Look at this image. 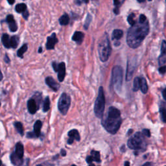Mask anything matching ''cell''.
<instances>
[{
	"label": "cell",
	"instance_id": "cell-18",
	"mask_svg": "<svg viewBox=\"0 0 166 166\" xmlns=\"http://www.w3.org/2000/svg\"><path fill=\"white\" fill-rule=\"evenodd\" d=\"M15 153L18 156H19L20 158H23V154H24V149L22 143L18 142L16 146Z\"/></svg>",
	"mask_w": 166,
	"mask_h": 166
},
{
	"label": "cell",
	"instance_id": "cell-11",
	"mask_svg": "<svg viewBox=\"0 0 166 166\" xmlns=\"http://www.w3.org/2000/svg\"><path fill=\"white\" fill-rule=\"evenodd\" d=\"M58 42V39L56 37L55 33H53L50 37H48L47 43H46V48L48 50L53 49L55 48V44Z\"/></svg>",
	"mask_w": 166,
	"mask_h": 166
},
{
	"label": "cell",
	"instance_id": "cell-35",
	"mask_svg": "<svg viewBox=\"0 0 166 166\" xmlns=\"http://www.w3.org/2000/svg\"><path fill=\"white\" fill-rule=\"evenodd\" d=\"M159 72H160L162 75H164L166 72V66H161L160 68H159Z\"/></svg>",
	"mask_w": 166,
	"mask_h": 166
},
{
	"label": "cell",
	"instance_id": "cell-33",
	"mask_svg": "<svg viewBox=\"0 0 166 166\" xmlns=\"http://www.w3.org/2000/svg\"><path fill=\"white\" fill-rule=\"evenodd\" d=\"M135 14L132 13L128 16V18H127V21H128V22L130 26H132V25H134L136 23V21L134 20V18H135Z\"/></svg>",
	"mask_w": 166,
	"mask_h": 166
},
{
	"label": "cell",
	"instance_id": "cell-9",
	"mask_svg": "<svg viewBox=\"0 0 166 166\" xmlns=\"http://www.w3.org/2000/svg\"><path fill=\"white\" fill-rule=\"evenodd\" d=\"M136 59H133V61L132 60H129L127 64V73H126V80L129 81L131 80L132 77L133 75L134 72L136 69Z\"/></svg>",
	"mask_w": 166,
	"mask_h": 166
},
{
	"label": "cell",
	"instance_id": "cell-45",
	"mask_svg": "<svg viewBox=\"0 0 166 166\" xmlns=\"http://www.w3.org/2000/svg\"><path fill=\"white\" fill-rule=\"evenodd\" d=\"M75 3H76L77 5H81V1H80V0H76V1H75Z\"/></svg>",
	"mask_w": 166,
	"mask_h": 166
},
{
	"label": "cell",
	"instance_id": "cell-25",
	"mask_svg": "<svg viewBox=\"0 0 166 166\" xmlns=\"http://www.w3.org/2000/svg\"><path fill=\"white\" fill-rule=\"evenodd\" d=\"M15 10L18 13H23L27 10V5L25 3H20L16 6Z\"/></svg>",
	"mask_w": 166,
	"mask_h": 166
},
{
	"label": "cell",
	"instance_id": "cell-23",
	"mask_svg": "<svg viewBox=\"0 0 166 166\" xmlns=\"http://www.w3.org/2000/svg\"><path fill=\"white\" fill-rule=\"evenodd\" d=\"M59 23L61 26H67L69 23V17L68 15L65 13L59 18Z\"/></svg>",
	"mask_w": 166,
	"mask_h": 166
},
{
	"label": "cell",
	"instance_id": "cell-3",
	"mask_svg": "<svg viewBox=\"0 0 166 166\" xmlns=\"http://www.w3.org/2000/svg\"><path fill=\"white\" fill-rule=\"evenodd\" d=\"M111 51L112 48L107 33H105L98 44V53L101 61L103 62H107L110 56Z\"/></svg>",
	"mask_w": 166,
	"mask_h": 166
},
{
	"label": "cell",
	"instance_id": "cell-50",
	"mask_svg": "<svg viewBox=\"0 0 166 166\" xmlns=\"http://www.w3.org/2000/svg\"><path fill=\"white\" fill-rule=\"evenodd\" d=\"M42 47H40L39 49H38V53H42Z\"/></svg>",
	"mask_w": 166,
	"mask_h": 166
},
{
	"label": "cell",
	"instance_id": "cell-1",
	"mask_svg": "<svg viewBox=\"0 0 166 166\" xmlns=\"http://www.w3.org/2000/svg\"><path fill=\"white\" fill-rule=\"evenodd\" d=\"M149 33V22H136L131 26L127 33V43L130 48L136 49L138 48Z\"/></svg>",
	"mask_w": 166,
	"mask_h": 166
},
{
	"label": "cell",
	"instance_id": "cell-12",
	"mask_svg": "<svg viewBox=\"0 0 166 166\" xmlns=\"http://www.w3.org/2000/svg\"><path fill=\"white\" fill-rule=\"evenodd\" d=\"M68 136L69 137V138L68 140V143L69 145H72L75 140L77 141H79L80 140L79 133L77 129H73L70 130L68 132Z\"/></svg>",
	"mask_w": 166,
	"mask_h": 166
},
{
	"label": "cell",
	"instance_id": "cell-47",
	"mask_svg": "<svg viewBox=\"0 0 166 166\" xmlns=\"http://www.w3.org/2000/svg\"><path fill=\"white\" fill-rule=\"evenodd\" d=\"M133 132V130L132 129H130L129 131H128V132H127V135H131V133Z\"/></svg>",
	"mask_w": 166,
	"mask_h": 166
},
{
	"label": "cell",
	"instance_id": "cell-31",
	"mask_svg": "<svg viewBox=\"0 0 166 166\" xmlns=\"http://www.w3.org/2000/svg\"><path fill=\"white\" fill-rule=\"evenodd\" d=\"M160 112L161 116V119L162 121L166 123V107H162L160 108Z\"/></svg>",
	"mask_w": 166,
	"mask_h": 166
},
{
	"label": "cell",
	"instance_id": "cell-44",
	"mask_svg": "<svg viewBox=\"0 0 166 166\" xmlns=\"http://www.w3.org/2000/svg\"><path fill=\"white\" fill-rule=\"evenodd\" d=\"M5 61L7 63H9L10 62V60H9V56H7V55H5Z\"/></svg>",
	"mask_w": 166,
	"mask_h": 166
},
{
	"label": "cell",
	"instance_id": "cell-42",
	"mask_svg": "<svg viewBox=\"0 0 166 166\" xmlns=\"http://www.w3.org/2000/svg\"><path fill=\"white\" fill-rule=\"evenodd\" d=\"M61 154L62 156H65L66 155V152L65 150H64V149H62L61 150Z\"/></svg>",
	"mask_w": 166,
	"mask_h": 166
},
{
	"label": "cell",
	"instance_id": "cell-38",
	"mask_svg": "<svg viewBox=\"0 0 166 166\" xmlns=\"http://www.w3.org/2000/svg\"><path fill=\"white\" fill-rule=\"evenodd\" d=\"M86 161V162H87L88 164H91V163H92V162H94L92 156H87Z\"/></svg>",
	"mask_w": 166,
	"mask_h": 166
},
{
	"label": "cell",
	"instance_id": "cell-29",
	"mask_svg": "<svg viewBox=\"0 0 166 166\" xmlns=\"http://www.w3.org/2000/svg\"><path fill=\"white\" fill-rule=\"evenodd\" d=\"M140 88V78L139 77H136L134 80V84H133V91H138Z\"/></svg>",
	"mask_w": 166,
	"mask_h": 166
},
{
	"label": "cell",
	"instance_id": "cell-49",
	"mask_svg": "<svg viewBox=\"0 0 166 166\" xmlns=\"http://www.w3.org/2000/svg\"><path fill=\"white\" fill-rule=\"evenodd\" d=\"M124 165H125V166H127V165H130V162H125V164H124Z\"/></svg>",
	"mask_w": 166,
	"mask_h": 166
},
{
	"label": "cell",
	"instance_id": "cell-57",
	"mask_svg": "<svg viewBox=\"0 0 166 166\" xmlns=\"http://www.w3.org/2000/svg\"><path fill=\"white\" fill-rule=\"evenodd\" d=\"M165 1H166V0H165Z\"/></svg>",
	"mask_w": 166,
	"mask_h": 166
},
{
	"label": "cell",
	"instance_id": "cell-20",
	"mask_svg": "<svg viewBox=\"0 0 166 166\" xmlns=\"http://www.w3.org/2000/svg\"><path fill=\"white\" fill-rule=\"evenodd\" d=\"M140 90L143 94H147L148 91V86L146 79L142 77L140 78Z\"/></svg>",
	"mask_w": 166,
	"mask_h": 166
},
{
	"label": "cell",
	"instance_id": "cell-19",
	"mask_svg": "<svg viewBox=\"0 0 166 166\" xmlns=\"http://www.w3.org/2000/svg\"><path fill=\"white\" fill-rule=\"evenodd\" d=\"M42 126V121L40 120H38L35 122L34 125V132L36 135L37 137H39L41 135V128Z\"/></svg>",
	"mask_w": 166,
	"mask_h": 166
},
{
	"label": "cell",
	"instance_id": "cell-54",
	"mask_svg": "<svg viewBox=\"0 0 166 166\" xmlns=\"http://www.w3.org/2000/svg\"><path fill=\"white\" fill-rule=\"evenodd\" d=\"M2 165V162L1 161V160H0V165Z\"/></svg>",
	"mask_w": 166,
	"mask_h": 166
},
{
	"label": "cell",
	"instance_id": "cell-16",
	"mask_svg": "<svg viewBox=\"0 0 166 166\" xmlns=\"http://www.w3.org/2000/svg\"><path fill=\"white\" fill-rule=\"evenodd\" d=\"M84 38V34L82 32L76 31L72 37V40L75 42L77 44H81Z\"/></svg>",
	"mask_w": 166,
	"mask_h": 166
},
{
	"label": "cell",
	"instance_id": "cell-6",
	"mask_svg": "<svg viewBox=\"0 0 166 166\" xmlns=\"http://www.w3.org/2000/svg\"><path fill=\"white\" fill-rule=\"evenodd\" d=\"M105 108V97L103 88L101 86L99 89L98 95L94 105V112L95 116L99 118H102L103 116Z\"/></svg>",
	"mask_w": 166,
	"mask_h": 166
},
{
	"label": "cell",
	"instance_id": "cell-41",
	"mask_svg": "<svg viewBox=\"0 0 166 166\" xmlns=\"http://www.w3.org/2000/svg\"><path fill=\"white\" fill-rule=\"evenodd\" d=\"M162 95H163V97L164 99L166 101V88L162 90Z\"/></svg>",
	"mask_w": 166,
	"mask_h": 166
},
{
	"label": "cell",
	"instance_id": "cell-37",
	"mask_svg": "<svg viewBox=\"0 0 166 166\" xmlns=\"http://www.w3.org/2000/svg\"><path fill=\"white\" fill-rule=\"evenodd\" d=\"M22 16H23V18H24L25 20H27L28 17H29V11H28V10H26V11H25V12H23L22 13Z\"/></svg>",
	"mask_w": 166,
	"mask_h": 166
},
{
	"label": "cell",
	"instance_id": "cell-14",
	"mask_svg": "<svg viewBox=\"0 0 166 166\" xmlns=\"http://www.w3.org/2000/svg\"><path fill=\"white\" fill-rule=\"evenodd\" d=\"M45 83H46V84L49 87H50L51 89L55 91H58L60 88L59 84L56 83L52 77H48L47 78L45 79Z\"/></svg>",
	"mask_w": 166,
	"mask_h": 166
},
{
	"label": "cell",
	"instance_id": "cell-46",
	"mask_svg": "<svg viewBox=\"0 0 166 166\" xmlns=\"http://www.w3.org/2000/svg\"><path fill=\"white\" fill-rule=\"evenodd\" d=\"M121 151L122 152H124V151H125V147L124 145H123V146L121 147Z\"/></svg>",
	"mask_w": 166,
	"mask_h": 166
},
{
	"label": "cell",
	"instance_id": "cell-17",
	"mask_svg": "<svg viewBox=\"0 0 166 166\" xmlns=\"http://www.w3.org/2000/svg\"><path fill=\"white\" fill-rule=\"evenodd\" d=\"M10 160L11 162L15 165H20L23 164V158H20L19 156H18L16 154L15 152H14L11 154H10Z\"/></svg>",
	"mask_w": 166,
	"mask_h": 166
},
{
	"label": "cell",
	"instance_id": "cell-21",
	"mask_svg": "<svg viewBox=\"0 0 166 166\" xmlns=\"http://www.w3.org/2000/svg\"><path fill=\"white\" fill-rule=\"evenodd\" d=\"M123 35V32L122 30L120 29H115L114 30L112 33V40H119V39H121Z\"/></svg>",
	"mask_w": 166,
	"mask_h": 166
},
{
	"label": "cell",
	"instance_id": "cell-30",
	"mask_svg": "<svg viewBox=\"0 0 166 166\" xmlns=\"http://www.w3.org/2000/svg\"><path fill=\"white\" fill-rule=\"evenodd\" d=\"M49 108H50V100H49V97H46L45 99L43 105V110L45 112H47Z\"/></svg>",
	"mask_w": 166,
	"mask_h": 166
},
{
	"label": "cell",
	"instance_id": "cell-7",
	"mask_svg": "<svg viewBox=\"0 0 166 166\" xmlns=\"http://www.w3.org/2000/svg\"><path fill=\"white\" fill-rule=\"evenodd\" d=\"M71 104V97L66 93H62L58 102V108L62 114L66 115Z\"/></svg>",
	"mask_w": 166,
	"mask_h": 166
},
{
	"label": "cell",
	"instance_id": "cell-8",
	"mask_svg": "<svg viewBox=\"0 0 166 166\" xmlns=\"http://www.w3.org/2000/svg\"><path fill=\"white\" fill-rule=\"evenodd\" d=\"M52 66L55 72H58V79L60 82H62L66 76V64L64 62L56 64L55 62L52 63Z\"/></svg>",
	"mask_w": 166,
	"mask_h": 166
},
{
	"label": "cell",
	"instance_id": "cell-10",
	"mask_svg": "<svg viewBox=\"0 0 166 166\" xmlns=\"http://www.w3.org/2000/svg\"><path fill=\"white\" fill-rule=\"evenodd\" d=\"M166 63V41L163 40L161 45V54L158 58V64L162 66Z\"/></svg>",
	"mask_w": 166,
	"mask_h": 166
},
{
	"label": "cell",
	"instance_id": "cell-39",
	"mask_svg": "<svg viewBox=\"0 0 166 166\" xmlns=\"http://www.w3.org/2000/svg\"><path fill=\"white\" fill-rule=\"evenodd\" d=\"M27 137H29V138H33V137H37V136L36 135H35L34 132H28L27 134Z\"/></svg>",
	"mask_w": 166,
	"mask_h": 166
},
{
	"label": "cell",
	"instance_id": "cell-55",
	"mask_svg": "<svg viewBox=\"0 0 166 166\" xmlns=\"http://www.w3.org/2000/svg\"><path fill=\"white\" fill-rule=\"evenodd\" d=\"M125 1V0H123V1Z\"/></svg>",
	"mask_w": 166,
	"mask_h": 166
},
{
	"label": "cell",
	"instance_id": "cell-40",
	"mask_svg": "<svg viewBox=\"0 0 166 166\" xmlns=\"http://www.w3.org/2000/svg\"><path fill=\"white\" fill-rule=\"evenodd\" d=\"M114 4L116 6V8H119V6L120 5L119 0H114Z\"/></svg>",
	"mask_w": 166,
	"mask_h": 166
},
{
	"label": "cell",
	"instance_id": "cell-32",
	"mask_svg": "<svg viewBox=\"0 0 166 166\" xmlns=\"http://www.w3.org/2000/svg\"><path fill=\"white\" fill-rule=\"evenodd\" d=\"M91 20H92V16H91L90 14H88V15L86 16V21H85V23H84V27L85 29H88V27H89L90 24L91 22Z\"/></svg>",
	"mask_w": 166,
	"mask_h": 166
},
{
	"label": "cell",
	"instance_id": "cell-56",
	"mask_svg": "<svg viewBox=\"0 0 166 166\" xmlns=\"http://www.w3.org/2000/svg\"><path fill=\"white\" fill-rule=\"evenodd\" d=\"M0 106H1V103H0Z\"/></svg>",
	"mask_w": 166,
	"mask_h": 166
},
{
	"label": "cell",
	"instance_id": "cell-51",
	"mask_svg": "<svg viewBox=\"0 0 166 166\" xmlns=\"http://www.w3.org/2000/svg\"><path fill=\"white\" fill-rule=\"evenodd\" d=\"M2 78H3V75H2L1 72H0V81H1V80Z\"/></svg>",
	"mask_w": 166,
	"mask_h": 166
},
{
	"label": "cell",
	"instance_id": "cell-4",
	"mask_svg": "<svg viewBox=\"0 0 166 166\" xmlns=\"http://www.w3.org/2000/svg\"><path fill=\"white\" fill-rule=\"evenodd\" d=\"M127 146L130 149L136 151H144L146 149L147 144L145 136L140 132H137L127 142Z\"/></svg>",
	"mask_w": 166,
	"mask_h": 166
},
{
	"label": "cell",
	"instance_id": "cell-52",
	"mask_svg": "<svg viewBox=\"0 0 166 166\" xmlns=\"http://www.w3.org/2000/svg\"><path fill=\"white\" fill-rule=\"evenodd\" d=\"M82 1H83L84 3H88V2H89V0H82Z\"/></svg>",
	"mask_w": 166,
	"mask_h": 166
},
{
	"label": "cell",
	"instance_id": "cell-53",
	"mask_svg": "<svg viewBox=\"0 0 166 166\" xmlns=\"http://www.w3.org/2000/svg\"><path fill=\"white\" fill-rule=\"evenodd\" d=\"M152 164L151 163H149V162H148V163H146V164H144L143 165H151Z\"/></svg>",
	"mask_w": 166,
	"mask_h": 166
},
{
	"label": "cell",
	"instance_id": "cell-27",
	"mask_svg": "<svg viewBox=\"0 0 166 166\" xmlns=\"http://www.w3.org/2000/svg\"><path fill=\"white\" fill-rule=\"evenodd\" d=\"M28 47H27V44H23L22 47H21L19 49L18 51L17 52V55L18 56H19L20 58H23V54L26 53Z\"/></svg>",
	"mask_w": 166,
	"mask_h": 166
},
{
	"label": "cell",
	"instance_id": "cell-22",
	"mask_svg": "<svg viewBox=\"0 0 166 166\" xmlns=\"http://www.w3.org/2000/svg\"><path fill=\"white\" fill-rule=\"evenodd\" d=\"M1 41H2V44L6 48H10V38L9 36V34H3L2 36V38H1Z\"/></svg>",
	"mask_w": 166,
	"mask_h": 166
},
{
	"label": "cell",
	"instance_id": "cell-34",
	"mask_svg": "<svg viewBox=\"0 0 166 166\" xmlns=\"http://www.w3.org/2000/svg\"><path fill=\"white\" fill-rule=\"evenodd\" d=\"M142 134L147 137H149L151 136V132L149 129H143L142 130Z\"/></svg>",
	"mask_w": 166,
	"mask_h": 166
},
{
	"label": "cell",
	"instance_id": "cell-24",
	"mask_svg": "<svg viewBox=\"0 0 166 166\" xmlns=\"http://www.w3.org/2000/svg\"><path fill=\"white\" fill-rule=\"evenodd\" d=\"M19 44V38L18 36H13L10 38V48H12L14 49H15L18 47Z\"/></svg>",
	"mask_w": 166,
	"mask_h": 166
},
{
	"label": "cell",
	"instance_id": "cell-5",
	"mask_svg": "<svg viewBox=\"0 0 166 166\" xmlns=\"http://www.w3.org/2000/svg\"><path fill=\"white\" fill-rule=\"evenodd\" d=\"M123 80V69L121 66H116L112 69L111 86L118 92L122 89Z\"/></svg>",
	"mask_w": 166,
	"mask_h": 166
},
{
	"label": "cell",
	"instance_id": "cell-13",
	"mask_svg": "<svg viewBox=\"0 0 166 166\" xmlns=\"http://www.w3.org/2000/svg\"><path fill=\"white\" fill-rule=\"evenodd\" d=\"M6 21L9 24L10 31L11 32H16L18 29V26L15 20V18H14V16L12 15H8L7 16Z\"/></svg>",
	"mask_w": 166,
	"mask_h": 166
},
{
	"label": "cell",
	"instance_id": "cell-26",
	"mask_svg": "<svg viewBox=\"0 0 166 166\" xmlns=\"http://www.w3.org/2000/svg\"><path fill=\"white\" fill-rule=\"evenodd\" d=\"M91 156H92L93 160H94V162H98V163H99V162H101L100 153L99 151H91Z\"/></svg>",
	"mask_w": 166,
	"mask_h": 166
},
{
	"label": "cell",
	"instance_id": "cell-36",
	"mask_svg": "<svg viewBox=\"0 0 166 166\" xmlns=\"http://www.w3.org/2000/svg\"><path fill=\"white\" fill-rule=\"evenodd\" d=\"M147 20V18L144 15H141L139 18V21L140 22H145Z\"/></svg>",
	"mask_w": 166,
	"mask_h": 166
},
{
	"label": "cell",
	"instance_id": "cell-2",
	"mask_svg": "<svg viewBox=\"0 0 166 166\" xmlns=\"http://www.w3.org/2000/svg\"><path fill=\"white\" fill-rule=\"evenodd\" d=\"M121 123V112L117 108L110 107L108 108L107 116L102 121V125L108 132L115 135L119 130Z\"/></svg>",
	"mask_w": 166,
	"mask_h": 166
},
{
	"label": "cell",
	"instance_id": "cell-15",
	"mask_svg": "<svg viewBox=\"0 0 166 166\" xmlns=\"http://www.w3.org/2000/svg\"><path fill=\"white\" fill-rule=\"evenodd\" d=\"M38 105L37 104V102L34 99H31L27 102V108L29 113L31 114H34L37 112L38 110Z\"/></svg>",
	"mask_w": 166,
	"mask_h": 166
},
{
	"label": "cell",
	"instance_id": "cell-43",
	"mask_svg": "<svg viewBox=\"0 0 166 166\" xmlns=\"http://www.w3.org/2000/svg\"><path fill=\"white\" fill-rule=\"evenodd\" d=\"M7 1L10 5H13L15 3V0H7Z\"/></svg>",
	"mask_w": 166,
	"mask_h": 166
},
{
	"label": "cell",
	"instance_id": "cell-48",
	"mask_svg": "<svg viewBox=\"0 0 166 166\" xmlns=\"http://www.w3.org/2000/svg\"><path fill=\"white\" fill-rule=\"evenodd\" d=\"M137 1H138V2H140V3H143V2H144V1H146V0H137ZM148 1H152V0H148Z\"/></svg>",
	"mask_w": 166,
	"mask_h": 166
},
{
	"label": "cell",
	"instance_id": "cell-28",
	"mask_svg": "<svg viewBox=\"0 0 166 166\" xmlns=\"http://www.w3.org/2000/svg\"><path fill=\"white\" fill-rule=\"evenodd\" d=\"M14 125H15V128L17 130L18 132L20 135L23 136V134H24V131H23V125L22 124V123H20V122H15V123H14Z\"/></svg>",
	"mask_w": 166,
	"mask_h": 166
}]
</instances>
